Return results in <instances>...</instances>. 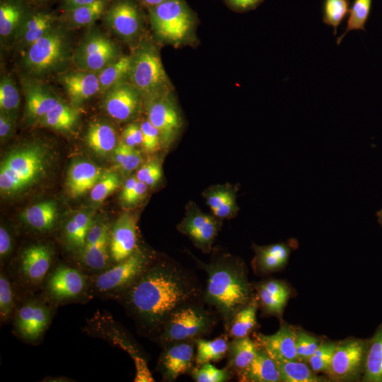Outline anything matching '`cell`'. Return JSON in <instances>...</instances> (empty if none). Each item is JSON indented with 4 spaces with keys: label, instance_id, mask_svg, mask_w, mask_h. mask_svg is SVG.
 Listing matches in <instances>:
<instances>
[{
    "label": "cell",
    "instance_id": "obj_45",
    "mask_svg": "<svg viewBox=\"0 0 382 382\" xmlns=\"http://www.w3.org/2000/svg\"><path fill=\"white\" fill-rule=\"evenodd\" d=\"M190 374L196 382H226L233 376L227 367L220 369L210 363L193 367Z\"/></svg>",
    "mask_w": 382,
    "mask_h": 382
},
{
    "label": "cell",
    "instance_id": "obj_60",
    "mask_svg": "<svg viewBox=\"0 0 382 382\" xmlns=\"http://www.w3.org/2000/svg\"><path fill=\"white\" fill-rule=\"evenodd\" d=\"M96 1L97 0H61V8L62 11H66L92 4Z\"/></svg>",
    "mask_w": 382,
    "mask_h": 382
},
{
    "label": "cell",
    "instance_id": "obj_53",
    "mask_svg": "<svg viewBox=\"0 0 382 382\" xmlns=\"http://www.w3.org/2000/svg\"><path fill=\"white\" fill-rule=\"evenodd\" d=\"M122 141L128 146L134 148L141 145L142 132L141 127L136 124L127 125L122 132Z\"/></svg>",
    "mask_w": 382,
    "mask_h": 382
},
{
    "label": "cell",
    "instance_id": "obj_39",
    "mask_svg": "<svg viewBox=\"0 0 382 382\" xmlns=\"http://www.w3.org/2000/svg\"><path fill=\"white\" fill-rule=\"evenodd\" d=\"M132 65V56H120L97 73L100 93H104L129 76Z\"/></svg>",
    "mask_w": 382,
    "mask_h": 382
},
{
    "label": "cell",
    "instance_id": "obj_27",
    "mask_svg": "<svg viewBox=\"0 0 382 382\" xmlns=\"http://www.w3.org/2000/svg\"><path fill=\"white\" fill-rule=\"evenodd\" d=\"M103 173L102 168L91 162L80 161L74 163L68 170L66 181L69 195L76 198L91 191Z\"/></svg>",
    "mask_w": 382,
    "mask_h": 382
},
{
    "label": "cell",
    "instance_id": "obj_20",
    "mask_svg": "<svg viewBox=\"0 0 382 382\" xmlns=\"http://www.w3.org/2000/svg\"><path fill=\"white\" fill-rule=\"evenodd\" d=\"M86 277L79 270L61 265L57 267L47 279L46 289L54 299L64 301L78 297L84 291Z\"/></svg>",
    "mask_w": 382,
    "mask_h": 382
},
{
    "label": "cell",
    "instance_id": "obj_43",
    "mask_svg": "<svg viewBox=\"0 0 382 382\" xmlns=\"http://www.w3.org/2000/svg\"><path fill=\"white\" fill-rule=\"evenodd\" d=\"M20 93L13 80L9 76H4L0 81V108L13 120L19 108Z\"/></svg>",
    "mask_w": 382,
    "mask_h": 382
},
{
    "label": "cell",
    "instance_id": "obj_51",
    "mask_svg": "<svg viewBox=\"0 0 382 382\" xmlns=\"http://www.w3.org/2000/svg\"><path fill=\"white\" fill-rule=\"evenodd\" d=\"M163 175L162 167L156 160L151 161L141 166L136 173L138 180L145 183L148 187L155 185Z\"/></svg>",
    "mask_w": 382,
    "mask_h": 382
},
{
    "label": "cell",
    "instance_id": "obj_13",
    "mask_svg": "<svg viewBox=\"0 0 382 382\" xmlns=\"http://www.w3.org/2000/svg\"><path fill=\"white\" fill-rule=\"evenodd\" d=\"M59 23V16L45 8L33 7L18 30L12 44L25 51Z\"/></svg>",
    "mask_w": 382,
    "mask_h": 382
},
{
    "label": "cell",
    "instance_id": "obj_62",
    "mask_svg": "<svg viewBox=\"0 0 382 382\" xmlns=\"http://www.w3.org/2000/svg\"><path fill=\"white\" fill-rule=\"evenodd\" d=\"M150 8L156 6L166 0H140Z\"/></svg>",
    "mask_w": 382,
    "mask_h": 382
},
{
    "label": "cell",
    "instance_id": "obj_57",
    "mask_svg": "<svg viewBox=\"0 0 382 382\" xmlns=\"http://www.w3.org/2000/svg\"><path fill=\"white\" fill-rule=\"evenodd\" d=\"M128 147L129 146L122 140L117 144L112 151L114 163L118 168L125 157Z\"/></svg>",
    "mask_w": 382,
    "mask_h": 382
},
{
    "label": "cell",
    "instance_id": "obj_17",
    "mask_svg": "<svg viewBox=\"0 0 382 382\" xmlns=\"http://www.w3.org/2000/svg\"><path fill=\"white\" fill-rule=\"evenodd\" d=\"M104 93L103 106L110 117L118 121H126L134 115L140 94L130 82L122 80Z\"/></svg>",
    "mask_w": 382,
    "mask_h": 382
},
{
    "label": "cell",
    "instance_id": "obj_15",
    "mask_svg": "<svg viewBox=\"0 0 382 382\" xmlns=\"http://www.w3.org/2000/svg\"><path fill=\"white\" fill-rule=\"evenodd\" d=\"M137 220L132 214H122L110 233L109 250L115 263L128 258L137 250Z\"/></svg>",
    "mask_w": 382,
    "mask_h": 382
},
{
    "label": "cell",
    "instance_id": "obj_31",
    "mask_svg": "<svg viewBox=\"0 0 382 382\" xmlns=\"http://www.w3.org/2000/svg\"><path fill=\"white\" fill-rule=\"evenodd\" d=\"M108 2V0H97L88 5L63 11L59 21L69 29L91 25L103 17Z\"/></svg>",
    "mask_w": 382,
    "mask_h": 382
},
{
    "label": "cell",
    "instance_id": "obj_10",
    "mask_svg": "<svg viewBox=\"0 0 382 382\" xmlns=\"http://www.w3.org/2000/svg\"><path fill=\"white\" fill-rule=\"evenodd\" d=\"M119 57L113 41L103 34L94 33L74 51L72 62L79 70L98 73Z\"/></svg>",
    "mask_w": 382,
    "mask_h": 382
},
{
    "label": "cell",
    "instance_id": "obj_59",
    "mask_svg": "<svg viewBox=\"0 0 382 382\" xmlns=\"http://www.w3.org/2000/svg\"><path fill=\"white\" fill-rule=\"evenodd\" d=\"M262 0H228L234 8L240 10H248L256 7Z\"/></svg>",
    "mask_w": 382,
    "mask_h": 382
},
{
    "label": "cell",
    "instance_id": "obj_32",
    "mask_svg": "<svg viewBox=\"0 0 382 382\" xmlns=\"http://www.w3.org/2000/svg\"><path fill=\"white\" fill-rule=\"evenodd\" d=\"M258 307V299L255 294L251 301L237 311L224 325L226 334L231 339L247 337L257 328Z\"/></svg>",
    "mask_w": 382,
    "mask_h": 382
},
{
    "label": "cell",
    "instance_id": "obj_26",
    "mask_svg": "<svg viewBox=\"0 0 382 382\" xmlns=\"http://www.w3.org/2000/svg\"><path fill=\"white\" fill-rule=\"evenodd\" d=\"M294 243H279L265 246L253 245L255 255L252 265L254 270L259 274L280 270L288 262Z\"/></svg>",
    "mask_w": 382,
    "mask_h": 382
},
{
    "label": "cell",
    "instance_id": "obj_22",
    "mask_svg": "<svg viewBox=\"0 0 382 382\" xmlns=\"http://www.w3.org/2000/svg\"><path fill=\"white\" fill-rule=\"evenodd\" d=\"M25 112L30 120H40L60 100L38 79L25 76L22 80Z\"/></svg>",
    "mask_w": 382,
    "mask_h": 382
},
{
    "label": "cell",
    "instance_id": "obj_2",
    "mask_svg": "<svg viewBox=\"0 0 382 382\" xmlns=\"http://www.w3.org/2000/svg\"><path fill=\"white\" fill-rule=\"evenodd\" d=\"M194 259L207 274L203 301L214 308L225 325L255 296L245 265L241 260L229 254L218 255L208 263Z\"/></svg>",
    "mask_w": 382,
    "mask_h": 382
},
{
    "label": "cell",
    "instance_id": "obj_21",
    "mask_svg": "<svg viewBox=\"0 0 382 382\" xmlns=\"http://www.w3.org/2000/svg\"><path fill=\"white\" fill-rule=\"evenodd\" d=\"M297 330L284 323L272 335L255 333V341L263 348L275 361L297 360L296 339Z\"/></svg>",
    "mask_w": 382,
    "mask_h": 382
},
{
    "label": "cell",
    "instance_id": "obj_8",
    "mask_svg": "<svg viewBox=\"0 0 382 382\" xmlns=\"http://www.w3.org/2000/svg\"><path fill=\"white\" fill-rule=\"evenodd\" d=\"M369 340L349 338L337 343L325 372L333 381H356L363 376Z\"/></svg>",
    "mask_w": 382,
    "mask_h": 382
},
{
    "label": "cell",
    "instance_id": "obj_41",
    "mask_svg": "<svg viewBox=\"0 0 382 382\" xmlns=\"http://www.w3.org/2000/svg\"><path fill=\"white\" fill-rule=\"evenodd\" d=\"M93 224L88 214L83 212L75 214L65 226V238L68 244L72 248H82Z\"/></svg>",
    "mask_w": 382,
    "mask_h": 382
},
{
    "label": "cell",
    "instance_id": "obj_42",
    "mask_svg": "<svg viewBox=\"0 0 382 382\" xmlns=\"http://www.w3.org/2000/svg\"><path fill=\"white\" fill-rule=\"evenodd\" d=\"M372 0H354L349 11V17L346 28L342 34L336 40L340 45L347 33L352 30H365V25L368 20Z\"/></svg>",
    "mask_w": 382,
    "mask_h": 382
},
{
    "label": "cell",
    "instance_id": "obj_18",
    "mask_svg": "<svg viewBox=\"0 0 382 382\" xmlns=\"http://www.w3.org/2000/svg\"><path fill=\"white\" fill-rule=\"evenodd\" d=\"M178 230L187 236L198 248L211 250L219 231L217 220L198 209H191L178 225Z\"/></svg>",
    "mask_w": 382,
    "mask_h": 382
},
{
    "label": "cell",
    "instance_id": "obj_50",
    "mask_svg": "<svg viewBox=\"0 0 382 382\" xmlns=\"http://www.w3.org/2000/svg\"><path fill=\"white\" fill-rule=\"evenodd\" d=\"M140 127L142 132L141 146L144 151L150 154L156 152L161 144L158 129L149 120H144Z\"/></svg>",
    "mask_w": 382,
    "mask_h": 382
},
{
    "label": "cell",
    "instance_id": "obj_19",
    "mask_svg": "<svg viewBox=\"0 0 382 382\" xmlns=\"http://www.w3.org/2000/svg\"><path fill=\"white\" fill-rule=\"evenodd\" d=\"M110 233L105 224L93 223L92 225L81 253V260L87 267L100 271L107 266L110 257Z\"/></svg>",
    "mask_w": 382,
    "mask_h": 382
},
{
    "label": "cell",
    "instance_id": "obj_38",
    "mask_svg": "<svg viewBox=\"0 0 382 382\" xmlns=\"http://www.w3.org/2000/svg\"><path fill=\"white\" fill-rule=\"evenodd\" d=\"M207 203L215 216L219 219L230 217L237 210L236 195L233 191L219 187L209 190Z\"/></svg>",
    "mask_w": 382,
    "mask_h": 382
},
{
    "label": "cell",
    "instance_id": "obj_9",
    "mask_svg": "<svg viewBox=\"0 0 382 382\" xmlns=\"http://www.w3.org/2000/svg\"><path fill=\"white\" fill-rule=\"evenodd\" d=\"M149 16L156 34L166 40L183 39L192 25L190 13L180 0H166L151 7Z\"/></svg>",
    "mask_w": 382,
    "mask_h": 382
},
{
    "label": "cell",
    "instance_id": "obj_12",
    "mask_svg": "<svg viewBox=\"0 0 382 382\" xmlns=\"http://www.w3.org/2000/svg\"><path fill=\"white\" fill-rule=\"evenodd\" d=\"M195 341L176 342L163 345L158 369L166 381H175L190 373L195 363Z\"/></svg>",
    "mask_w": 382,
    "mask_h": 382
},
{
    "label": "cell",
    "instance_id": "obj_34",
    "mask_svg": "<svg viewBox=\"0 0 382 382\" xmlns=\"http://www.w3.org/2000/svg\"><path fill=\"white\" fill-rule=\"evenodd\" d=\"M86 141L95 153L107 156L117 146V134L111 125L104 122H94L88 128Z\"/></svg>",
    "mask_w": 382,
    "mask_h": 382
},
{
    "label": "cell",
    "instance_id": "obj_58",
    "mask_svg": "<svg viewBox=\"0 0 382 382\" xmlns=\"http://www.w3.org/2000/svg\"><path fill=\"white\" fill-rule=\"evenodd\" d=\"M137 180L136 176H132L126 180L120 195V199L123 204L126 203L127 199L132 193Z\"/></svg>",
    "mask_w": 382,
    "mask_h": 382
},
{
    "label": "cell",
    "instance_id": "obj_49",
    "mask_svg": "<svg viewBox=\"0 0 382 382\" xmlns=\"http://www.w3.org/2000/svg\"><path fill=\"white\" fill-rule=\"evenodd\" d=\"M14 296L9 279L3 271L0 274V316L1 321L7 320L14 308Z\"/></svg>",
    "mask_w": 382,
    "mask_h": 382
},
{
    "label": "cell",
    "instance_id": "obj_6",
    "mask_svg": "<svg viewBox=\"0 0 382 382\" xmlns=\"http://www.w3.org/2000/svg\"><path fill=\"white\" fill-rule=\"evenodd\" d=\"M129 82L141 96L151 99L163 95L168 78L158 53L151 45L140 47L132 56Z\"/></svg>",
    "mask_w": 382,
    "mask_h": 382
},
{
    "label": "cell",
    "instance_id": "obj_25",
    "mask_svg": "<svg viewBox=\"0 0 382 382\" xmlns=\"http://www.w3.org/2000/svg\"><path fill=\"white\" fill-rule=\"evenodd\" d=\"M254 289L262 312L281 318L291 295L288 285L280 280L267 279L257 284Z\"/></svg>",
    "mask_w": 382,
    "mask_h": 382
},
{
    "label": "cell",
    "instance_id": "obj_63",
    "mask_svg": "<svg viewBox=\"0 0 382 382\" xmlns=\"http://www.w3.org/2000/svg\"><path fill=\"white\" fill-rule=\"evenodd\" d=\"M376 216L378 217V223L382 226V208L376 212Z\"/></svg>",
    "mask_w": 382,
    "mask_h": 382
},
{
    "label": "cell",
    "instance_id": "obj_35",
    "mask_svg": "<svg viewBox=\"0 0 382 382\" xmlns=\"http://www.w3.org/2000/svg\"><path fill=\"white\" fill-rule=\"evenodd\" d=\"M362 381L382 382V323L369 339Z\"/></svg>",
    "mask_w": 382,
    "mask_h": 382
},
{
    "label": "cell",
    "instance_id": "obj_3",
    "mask_svg": "<svg viewBox=\"0 0 382 382\" xmlns=\"http://www.w3.org/2000/svg\"><path fill=\"white\" fill-rule=\"evenodd\" d=\"M69 29L59 23L23 52L21 65L27 77L40 80L62 74L72 61Z\"/></svg>",
    "mask_w": 382,
    "mask_h": 382
},
{
    "label": "cell",
    "instance_id": "obj_14",
    "mask_svg": "<svg viewBox=\"0 0 382 382\" xmlns=\"http://www.w3.org/2000/svg\"><path fill=\"white\" fill-rule=\"evenodd\" d=\"M52 317V311L47 305L39 300H30L18 310L15 327L25 340L35 341L45 332Z\"/></svg>",
    "mask_w": 382,
    "mask_h": 382
},
{
    "label": "cell",
    "instance_id": "obj_33",
    "mask_svg": "<svg viewBox=\"0 0 382 382\" xmlns=\"http://www.w3.org/2000/svg\"><path fill=\"white\" fill-rule=\"evenodd\" d=\"M57 216V207L54 201H45L33 204L21 214V219L24 223L40 231L52 229Z\"/></svg>",
    "mask_w": 382,
    "mask_h": 382
},
{
    "label": "cell",
    "instance_id": "obj_7",
    "mask_svg": "<svg viewBox=\"0 0 382 382\" xmlns=\"http://www.w3.org/2000/svg\"><path fill=\"white\" fill-rule=\"evenodd\" d=\"M151 265L139 249L128 258L96 276L95 287L103 294H120L128 289Z\"/></svg>",
    "mask_w": 382,
    "mask_h": 382
},
{
    "label": "cell",
    "instance_id": "obj_52",
    "mask_svg": "<svg viewBox=\"0 0 382 382\" xmlns=\"http://www.w3.org/2000/svg\"><path fill=\"white\" fill-rule=\"evenodd\" d=\"M142 156L141 152L134 147H128L125 157L119 167L124 174H128L135 170L141 163Z\"/></svg>",
    "mask_w": 382,
    "mask_h": 382
},
{
    "label": "cell",
    "instance_id": "obj_4",
    "mask_svg": "<svg viewBox=\"0 0 382 382\" xmlns=\"http://www.w3.org/2000/svg\"><path fill=\"white\" fill-rule=\"evenodd\" d=\"M47 156L39 145H30L10 153L0 167V190L16 194L31 185L44 172Z\"/></svg>",
    "mask_w": 382,
    "mask_h": 382
},
{
    "label": "cell",
    "instance_id": "obj_5",
    "mask_svg": "<svg viewBox=\"0 0 382 382\" xmlns=\"http://www.w3.org/2000/svg\"><path fill=\"white\" fill-rule=\"evenodd\" d=\"M201 301H194L175 310L159 332L158 340L167 344L195 341L209 333L216 323V313L207 310Z\"/></svg>",
    "mask_w": 382,
    "mask_h": 382
},
{
    "label": "cell",
    "instance_id": "obj_55",
    "mask_svg": "<svg viewBox=\"0 0 382 382\" xmlns=\"http://www.w3.org/2000/svg\"><path fill=\"white\" fill-rule=\"evenodd\" d=\"M148 185L141 181L137 180L134 189L131 195L127 199L126 205H133L141 200L147 191Z\"/></svg>",
    "mask_w": 382,
    "mask_h": 382
},
{
    "label": "cell",
    "instance_id": "obj_44",
    "mask_svg": "<svg viewBox=\"0 0 382 382\" xmlns=\"http://www.w3.org/2000/svg\"><path fill=\"white\" fill-rule=\"evenodd\" d=\"M349 6V0H325L323 21L333 28V34H337V29L347 13Z\"/></svg>",
    "mask_w": 382,
    "mask_h": 382
},
{
    "label": "cell",
    "instance_id": "obj_46",
    "mask_svg": "<svg viewBox=\"0 0 382 382\" xmlns=\"http://www.w3.org/2000/svg\"><path fill=\"white\" fill-rule=\"evenodd\" d=\"M120 185V179L117 173L105 172L91 190V199L95 202H101L114 192Z\"/></svg>",
    "mask_w": 382,
    "mask_h": 382
},
{
    "label": "cell",
    "instance_id": "obj_16",
    "mask_svg": "<svg viewBox=\"0 0 382 382\" xmlns=\"http://www.w3.org/2000/svg\"><path fill=\"white\" fill-rule=\"evenodd\" d=\"M148 120L158 129L161 144L169 146L180 127L179 115L173 103L164 95L149 99Z\"/></svg>",
    "mask_w": 382,
    "mask_h": 382
},
{
    "label": "cell",
    "instance_id": "obj_40",
    "mask_svg": "<svg viewBox=\"0 0 382 382\" xmlns=\"http://www.w3.org/2000/svg\"><path fill=\"white\" fill-rule=\"evenodd\" d=\"M283 382H318L323 381L303 361L299 360L276 361Z\"/></svg>",
    "mask_w": 382,
    "mask_h": 382
},
{
    "label": "cell",
    "instance_id": "obj_47",
    "mask_svg": "<svg viewBox=\"0 0 382 382\" xmlns=\"http://www.w3.org/2000/svg\"><path fill=\"white\" fill-rule=\"evenodd\" d=\"M337 343L323 342L314 354L308 359L311 369L316 374L326 372L328 369Z\"/></svg>",
    "mask_w": 382,
    "mask_h": 382
},
{
    "label": "cell",
    "instance_id": "obj_37",
    "mask_svg": "<svg viewBox=\"0 0 382 382\" xmlns=\"http://www.w3.org/2000/svg\"><path fill=\"white\" fill-rule=\"evenodd\" d=\"M79 117L78 111L62 100L40 120L44 126L59 131L71 130Z\"/></svg>",
    "mask_w": 382,
    "mask_h": 382
},
{
    "label": "cell",
    "instance_id": "obj_23",
    "mask_svg": "<svg viewBox=\"0 0 382 382\" xmlns=\"http://www.w3.org/2000/svg\"><path fill=\"white\" fill-rule=\"evenodd\" d=\"M52 260L51 248L44 244H35L22 253L20 272L30 283L40 284L47 274Z\"/></svg>",
    "mask_w": 382,
    "mask_h": 382
},
{
    "label": "cell",
    "instance_id": "obj_54",
    "mask_svg": "<svg viewBox=\"0 0 382 382\" xmlns=\"http://www.w3.org/2000/svg\"><path fill=\"white\" fill-rule=\"evenodd\" d=\"M12 250V240L10 233L4 226L0 227V256L2 260Z\"/></svg>",
    "mask_w": 382,
    "mask_h": 382
},
{
    "label": "cell",
    "instance_id": "obj_29",
    "mask_svg": "<svg viewBox=\"0 0 382 382\" xmlns=\"http://www.w3.org/2000/svg\"><path fill=\"white\" fill-rule=\"evenodd\" d=\"M258 345L249 336L231 339L227 353V367L238 377L250 366L254 359Z\"/></svg>",
    "mask_w": 382,
    "mask_h": 382
},
{
    "label": "cell",
    "instance_id": "obj_24",
    "mask_svg": "<svg viewBox=\"0 0 382 382\" xmlns=\"http://www.w3.org/2000/svg\"><path fill=\"white\" fill-rule=\"evenodd\" d=\"M59 81L73 103L80 104L100 92L97 73L79 70L64 72Z\"/></svg>",
    "mask_w": 382,
    "mask_h": 382
},
{
    "label": "cell",
    "instance_id": "obj_48",
    "mask_svg": "<svg viewBox=\"0 0 382 382\" xmlns=\"http://www.w3.org/2000/svg\"><path fill=\"white\" fill-rule=\"evenodd\" d=\"M321 342L316 336L305 331H298L296 339V352L297 360L308 362Z\"/></svg>",
    "mask_w": 382,
    "mask_h": 382
},
{
    "label": "cell",
    "instance_id": "obj_28",
    "mask_svg": "<svg viewBox=\"0 0 382 382\" xmlns=\"http://www.w3.org/2000/svg\"><path fill=\"white\" fill-rule=\"evenodd\" d=\"M32 6L27 0H0V37L1 43L13 42Z\"/></svg>",
    "mask_w": 382,
    "mask_h": 382
},
{
    "label": "cell",
    "instance_id": "obj_30",
    "mask_svg": "<svg viewBox=\"0 0 382 382\" xmlns=\"http://www.w3.org/2000/svg\"><path fill=\"white\" fill-rule=\"evenodd\" d=\"M238 381L242 382L281 381L276 361L259 346L254 359L238 378Z\"/></svg>",
    "mask_w": 382,
    "mask_h": 382
},
{
    "label": "cell",
    "instance_id": "obj_1",
    "mask_svg": "<svg viewBox=\"0 0 382 382\" xmlns=\"http://www.w3.org/2000/svg\"><path fill=\"white\" fill-rule=\"evenodd\" d=\"M196 277L173 262L152 264L122 294L125 306L139 325L159 334L178 308L203 300Z\"/></svg>",
    "mask_w": 382,
    "mask_h": 382
},
{
    "label": "cell",
    "instance_id": "obj_56",
    "mask_svg": "<svg viewBox=\"0 0 382 382\" xmlns=\"http://www.w3.org/2000/svg\"><path fill=\"white\" fill-rule=\"evenodd\" d=\"M14 120L6 115V113L1 112L0 115V137L1 139L6 138L10 135L13 129V124Z\"/></svg>",
    "mask_w": 382,
    "mask_h": 382
},
{
    "label": "cell",
    "instance_id": "obj_11",
    "mask_svg": "<svg viewBox=\"0 0 382 382\" xmlns=\"http://www.w3.org/2000/svg\"><path fill=\"white\" fill-rule=\"evenodd\" d=\"M103 19L110 30L126 40L134 39L141 27V12L131 0L109 1Z\"/></svg>",
    "mask_w": 382,
    "mask_h": 382
},
{
    "label": "cell",
    "instance_id": "obj_61",
    "mask_svg": "<svg viewBox=\"0 0 382 382\" xmlns=\"http://www.w3.org/2000/svg\"><path fill=\"white\" fill-rule=\"evenodd\" d=\"M28 3L33 7L45 8L47 5L54 0H27Z\"/></svg>",
    "mask_w": 382,
    "mask_h": 382
},
{
    "label": "cell",
    "instance_id": "obj_36",
    "mask_svg": "<svg viewBox=\"0 0 382 382\" xmlns=\"http://www.w3.org/2000/svg\"><path fill=\"white\" fill-rule=\"evenodd\" d=\"M229 337L226 333L212 340L199 338L195 340V364L200 366L212 361H219L226 357Z\"/></svg>",
    "mask_w": 382,
    "mask_h": 382
}]
</instances>
